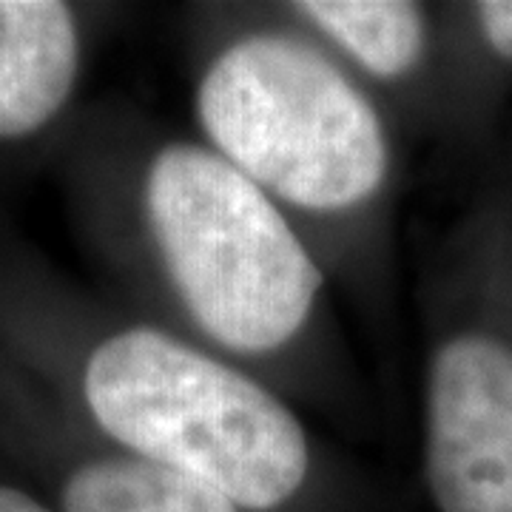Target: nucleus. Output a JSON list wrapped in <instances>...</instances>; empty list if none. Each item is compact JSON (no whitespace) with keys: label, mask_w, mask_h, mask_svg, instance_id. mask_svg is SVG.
<instances>
[{"label":"nucleus","mask_w":512,"mask_h":512,"mask_svg":"<svg viewBox=\"0 0 512 512\" xmlns=\"http://www.w3.org/2000/svg\"><path fill=\"white\" fill-rule=\"evenodd\" d=\"M83 396L134 456L183 470L245 510H274L308 476L302 424L268 390L151 328L92 350Z\"/></svg>","instance_id":"obj_1"},{"label":"nucleus","mask_w":512,"mask_h":512,"mask_svg":"<svg viewBox=\"0 0 512 512\" xmlns=\"http://www.w3.org/2000/svg\"><path fill=\"white\" fill-rule=\"evenodd\" d=\"M146 211L174 288L211 339L265 353L305 325L322 276L268 194L225 157L163 148L148 168Z\"/></svg>","instance_id":"obj_2"},{"label":"nucleus","mask_w":512,"mask_h":512,"mask_svg":"<svg viewBox=\"0 0 512 512\" xmlns=\"http://www.w3.org/2000/svg\"><path fill=\"white\" fill-rule=\"evenodd\" d=\"M197 114L220 157L299 208L359 205L387 174V140L365 94L291 37L225 49L202 77Z\"/></svg>","instance_id":"obj_3"},{"label":"nucleus","mask_w":512,"mask_h":512,"mask_svg":"<svg viewBox=\"0 0 512 512\" xmlns=\"http://www.w3.org/2000/svg\"><path fill=\"white\" fill-rule=\"evenodd\" d=\"M427 484L441 512H512V353L490 336H456L433 359Z\"/></svg>","instance_id":"obj_4"},{"label":"nucleus","mask_w":512,"mask_h":512,"mask_svg":"<svg viewBox=\"0 0 512 512\" xmlns=\"http://www.w3.org/2000/svg\"><path fill=\"white\" fill-rule=\"evenodd\" d=\"M80 66L72 9L0 0V140L29 137L66 106Z\"/></svg>","instance_id":"obj_5"},{"label":"nucleus","mask_w":512,"mask_h":512,"mask_svg":"<svg viewBox=\"0 0 512 512\" xmlns=\"http://www.w3.org/2000/svg\"><path fill=\"white\" fill-rule=\"evenodd\" d=\"M66 512H239L217 487L140 456L77 467L63 487Z\"/></svg>","instance_id":"obj_6"},{"label":"nucleus","mask_w":512,"mask_h":512,"mask_svg":"<svg viewBox=\"0 0 512 512\" xmlns=\"http://www.w3.org/2000/svg\"><path fill=\"white\" fill-rule=\"evenodd\" d=\"M345 52L376 77H399L419 63L424 15L404 0H305L296 3Z\"/></svg>","instance_id":"obj_7"},{"label":"nucleus","mask_w":512,"mask_h":512,"mask_svg":"<svg viewBox=\"0 0 512 512\" xmlns=\"http://www.w3.org/2000/svg\"><path fill=\"white\" fill-rule=\"evenodd\" d=\"M478 20L484 37L495 52L512 60V0H484L478 3Z\"/></svg>","instance_id":"obj_8"},{"label":"nucleus","mask_w":512,"mask_h":512,"mask_svg":"<svg viewBox=\"0 0 512 512\" xmlns=\"http://www.w3.org/2000/svg\"><path fill=\"white\" fill-rule=\"evenodd\" d=\"M0 512H49L43 504H37L32 495L15 487H3L0 484Z\"/></svg>","instance_id":"obj_9"}]
</instances>
